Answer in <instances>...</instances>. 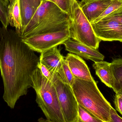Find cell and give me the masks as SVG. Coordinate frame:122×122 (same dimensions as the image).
I'll list each match as a JSON object with an SVG mask.
<instances>
[{
  "instance_id": "obj_21",
  "label": "cell",
  "mask_w": 122,
  "mask_h": 122,
  "mask_svg": "<svg viewBox=\"0 0 122 122\" xmlns=\"http://www.w3.org/2000/svg\"><path fill=\"white\" fill-rule=\"evenodd\" d=\"M53 2L62 11L69 15V0H53Z\"/></svg>"
},
{
  "instance_id": "obj_1",
  "label": "cell",
  "mask_w": 122,
  "mask_h": 122,
  "mask_svg": "<svg viewBox=\"0 0 122 122\" xmlns=\"http://www.w3.org/2000/svg\"><path fill=\"white\" fill-rule=\"evenodd\" d=\"M39 58L15 31L0 26V70L4 86L3 99L14 109L18 100L32 87L31 76Z\"/></svg>"
},
{
  "instance_id": "obj_15",
  "label": "cell",
  "mask_w": 122,
  "mask_h": 122,
  "mask_svg": "<svg viewBox=\"0 0 122 122\" xmlns=\"http://www.w3.org/2000/svg\"><path fill=\"white\" fill-rule=\"evenodd\" d=\"M113 77L112 89L117 94L122 90V59H114L110 63Z\"/></svg>"
},
{
  "instance_id": "obj_25",
  "label": "cell",
  "mask_w": 122,
  "mask_h": 122,
  "mask_svg": "<svg viewBox=\"0 0 122 122\" xmlns=\"http://www.w3.org/2000/svg\"><path fill=\"white\" fill-rule=\"evenodd\" d=\"M114 103L116 110L122 115V98L117 94L115 97Z\"/></svg>"
},
{
  "instance_id": "obj_13",
  "label": "cell",
  "mask_w": 122,
  "mask_h": 122,
  "mask_svg": "<svg viewBox=\"0 0 122 122\" xmlns=\"http://www.w3.org/2000/svg\"><path fill=\"white\" fill-rule=\"evenodd\" d=\"M9 24L15 27L16 33L21 37L22 24L19 0H10L7 8Z\"/></svg>"
},
{
  "instance_id": "obj_31",
  "label": "cell",
  "mask_w": 122,
  "mask_h": 122,
  "mask_svg": "<svg viewBox=\"0 0 122 122\" xmlns=\"http://www.w3.org/2000/svg\"></svg>"
},
{
  "instance_id": "obj_6",
  "label": "cell",
  "mask_w": 122,
  "mask_h": 122,
  "mask_svg": "<svg viewBox=\"0 0 122 122\" xmlns=\"http://www.w3.org/2000/svg\"><path fill=\"white\" fill-rule=\"evenodd\" d=\"M70 38L69 27L62 30L38 34L22 38L31 50L42 53L61 44Z\"/></svg>"
},
{
  "instance_id": "obj_7",
  "label": "cell",
  "mask_w": 122,
  "mask_h": 122,
  "mask_svg": "<svg viewBox=\"0 0 122 122\" xmlns=\"http://www.w3.org/2000/svg\"><path fill=\"white\" fill-rule=\"evenodd\" d=\"M91 24L95 35L101 41L122 42V24L118 21L103 19Z\"/></svg>"
},
{
  "instance_id": "obj_30",
  "label": "cell",
  "mask_w": 122,
  "mask_h": 122,
  "mask_svg": "<svg viewBox=\"0 0 122 122\" xmlns=\"http://www.w3.org/2000/svg\"><path fill=\"white\" fill-rule=\"evenodd\" d=\"M41 1H51V2H53V0H41Z\"/></svg>"
},
{
  "instance_id": "obj_17",
  "label": "cell",
  "mask_w": 122,
  "mask_h": 122,
  "mask_svg": "<svg viewBox=\"0 0 122 122\" xmlns=\"http://www.w3.org/2000/svg\"><path fill=\"white\" fill-rule=\"evenodd\" d=\"M62 81L72 88L75 78L73 76L65 60L64 57L62 60L61 64L57 72Z\"/></svg>"
},
{
  "instance_id": "obj_20",
  "label": "cell",
  "mask_w": 122,
  "mask_h": 122,
  "mask_svg": "<svg viewBox=\"0 0 122 122\" xmlns=\"http://www.w3.org/2000/svg\"><path fill=\"white\" fill-rule=\"evenodd\" d=\"M8 6L3 0H0V20L3 26L6 28L9 24L7 13Z\"/></svg>"
},
{
  "instance_id": "obj_8",
  "label": "cell",
  "mask_w": 122,
  "mask_h": 122,
  "mask_svg": "<svg viewBox=\"0 0 122 122\" xmlns=\"http://www.w3.org/2000/svg\"><path fill=\"white\" fill-rule=\"evenodd\" d=\"M65 49L70 53L75 54L85 59L90 60L94 62L104 61L105 57L97 49L84 45L71 38L63 42Z\"/></svg>"
},
{
  "instance_id": "obj_26",
  "label": "cell",
  "mask_w": 122,
  "mask_h": 122,
  "mask_svg": "<svg viewBox=\"0 0 122 122\" xmlns=\"http://www.w3.org/2000/svg\"><path fill=\"white\" fill-rule=\"evenodd\" d=\"M32 4L36 10L38 9L39 6L41 5V0H30Z\"/></svg>"
},
{
  "instance_id": "obj_27",
  "label": "cell",
  "mask_w": 122,
  "mask_h": 122,
  "mask_svg": "<svg viewBox=\"0 0 122 122\" xmlns=\"http://www.w3.org/2000/svg\"><path fill=\"white\" fill-rule=\"evenodd\" d=\"M38 122H52L51 121H48L47 120L44 119L43 118H41L39 119Z\"/></svg>"
},
{
  "instance_id": "obj_12",
  "label": "cell",
  "mask_w": 122,
  "mask_h": 122,
  "mask_svg": "<svg viewBox=\"0 0 122 122\" xmlns=\"http://www.w3.org/2000/svg\"><path fill=\"white\" fill-rule=\"evenodd\" d=\"M55 4L53 2L50 1H41V5L36 9L31 20L23 31L21 38H24L29 32L35 28Z\"/></svg>"
},
{
  "instance_id": "obj_24",
  "label": "cell",
  "mask_w": 122,
  "mask_h": 122,
  "mask_svg": "<svg viewBox=\"0 0 122 122\" xmlns=\"http://www.w3.org/2000/svg\"><path fill=\"white\" fill-rule=\"evenodd\" d=\"M110 117L109 122H122V118L118 115L116 110L112 106L110 109Z\"/></svg>"
},
{
  "instance_id": "obj_2",
  "label": "cell",
  "mask_w": 122,
  "mask_h": 122,
  "mask_svg": "<svg viewBox=\"0 0 122 122\" xmlns=\"http://www.w3.org/2000/svg\"><path fill=\"white\" fill-rule=\"evenodd\" d=\"M72 88L79 105L103 122H110L112 106L101 93L94 80L75 79Z\"/></svg>"
},
{
  "instance_id": "obj_29",
  "label": "cell",
  "mask_w": 122,
  "mask_h": 122,
  "mask_svg": "<svg viewBox=\"0 0 122 122\" xmlns=\"http://www.w3.org/2000/svg\"><path fill=\"white\" fill-rule=\"evenodd\" d=\"M7 5H8L10 0H3Z\"/></svg>"
},
{
  "instance_id": "obj_3",
  "label": "cell",
  "mask_w": 122,
  "mask_h": 122,
  "mask_svg": "<svg viewBox=\"0 0 122 122\" xmlns=\"http://www.w3.org/2000/svg\"><path fill=\"white\" fill-rule=\"evenodd\" d=\"M31 79L32 87L36 93V101L46 120L52 122H66L52 82L42 74L38 67Z\"/></svg>"
},
{
  "instance_id": "obj_23",
  "label": "cell",
  "mask_w": 122,
  "mask_h": 122,
  "mask_svg": "<svg viewBox=\"0 0 122 122\" xmlns=\"http://www.w3.org/2000/svg\"><path fill=\"white\" fill-rule=\"evenodd\" d=\"M38 67L41 70L42 74L48 80L51 81L52 77V74L46 67L39 61L38 64Z\"/></svg>"
},
{
  "instance_id": "obj_16",
  "label": "cell",
  "mask_w": 122,
  "mask_h": 122,
  "mask_svg": "<svg viewBox=\"0 0 122 122\" xmlns=\"http://www.w3.org/2000/svg\"><path fill=\"white\" fill-rule=\"evenodd\" d=\"M19 2L22 34L23 31L31 20L36 10L33 6L30 0H19Z\"/></svg>"
},
{
  "instance_id": "obj_10",
  "label": "cell",
  "mask_w": 122,
  "mask_h": 122,
  "mask_svg": "<svg viewBox=\"0 0 122 122\" xmlns=\"http://www.w3.org/2000/svg\"><path fill=\"white\" fill-rule=\"evenodd\" d=\"M112 0H81L78 4L91 23L109 6Z\"/></svg>"
},
{
  "instance_id": "obj_11",
  "label": "cell",
  "mask_w": 122,
  "mask_h": 122,
  "mask_svg": "<svg viewBox=\"0 0 122 122\" xmlns=\"http://www.w3.org/2000/svg\"><path fill=\"white\" fill-rule=\"evenodd\" d=\"M64 57L57 46L51 48L41 53L39 61L45 65L51 73H57Z\"/></svg>"
},
{
  "instance_id": "obj_5",
  "label": "cell",
  "mask_w": 122,
  "mask_h": 122,
  "mask_svg": "<svg viewBox=\"0 0 122 122\" xmlns=\"http://www.w3.org/2000/svg\"><path fill=\"white\" fill-rule=\"evenodd\" d=\"M51 81L56 89L66 122H78V104L72 88L64 83L57 73H52Z\"/></svg>"
},
{
  "instance_id": "obj_22",
  "label": "cell",
  "mask_w": 122,
  "mask_h": 122,
  "mask_svg": "<svg viewBox=\"0 0 122 122\" xmlns=\"http://www.w3.org/2000/svg\"><path fill=\"white\" fill-rule=\"evenodd\" d=\"M103 19L114 20L122 24V7Z\"/></svg>"
},
{
  "instance_id": "obj_4",
  "label": "cell",
  "mask_w": 122,
  "mask_h": 122,
  "mask_svg": "<svg viewBox=\"0 0 122 122\" xmlns=\"http://www.w3.org/2000/svg\"><path fill=\"white\" fill-rule=\"evenodd\" d=\"M69 1L70 38L97 50L102 41L95 35L91 23L85 16L77 0H69Z\"/></svg>"
},
{
  "instance_id": "obj_18",
  "label": "cell",
  "mask_w": 122,
  "mask_h": 122,
  "mask_svg": "<svg viewBox=\"0 0 122 122\" xmlns=\"http://www.w3.org/2000/svg\"><path fill=\"white\" fill-rule=\"evenodd\" d=\"M78 122H104L79 104Z\"/></svg>"
},
{
  "instance_id": "obj_19",
  "label": "cell",
  "mask_w": 122,
  "mask_h": 122,
  "mask_svg": "<svg viewBox=\"0 0 122 122\" xmlns=\"http://www.w3.org/2000/svg\"><path fill=\"white\" fill-rule=\"evenodd\" d=\"M122 7V0H112L105 10L93 23H96ZM92 24V23H91Z\"/></svg>"
},
{
  "instance_id": "obj_9",
  "label": "cell",
  "mask_w": 122,
  "mask_h": 122,
  "mask_svg": "<svg viewBox=\"0 0 122 122\" xmlns=\"http://www.w3.org/2000/svg\"><path fill=\"white\" fill-rule=\"evenodd\" d=\"M64 59L75 79L89 81L94 80L86 62L79 56L69 53Z\"/></svg>"
},
{
  "instance_id": "obj_14",
  "label": "cell",
  "mask_w": 122,
  "mask_h": 122,
  "mask_svg": "<svg viewBox=\"0 0 122 122\" xmlns=\"http://www.w3.org/2000/svg\"><path fill=\"white\" fill-rule=\"evenodd\" d=\"M96 74L102 81L108 87L112 89L113 77L110 66V63L105 61L94 62L92 65Z\"/></svg>"
},
{
  "instance_id": "obj_28",
  "label": "cell",
  "mask_w": 122,
  "mask_h": 122,
  "mask_svg": "<svg viewBox=\"0 0 122 122\" xmlns=\"http://www.w3.org/2000/svg\"><path fill=\"white\" fill-rule=\"evenodd\" d=\"M116 94L118 95H119V96H120L122 98V90H120V91L118 92Z\"/></svg>"
}]
</instances>
